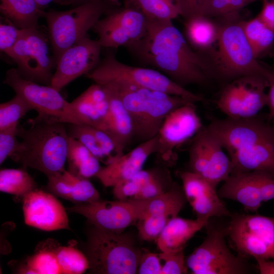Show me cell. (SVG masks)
Returning a JSON list of instances; mask_svg holds the SVG:
<instances>
[{
    "label": "cell",
    "instance_id": "7",
    "mask_svg": "<svg viewBox=\"0 0 274 274\" xmlns=\"http://www.w3.org/2000/svg\"><path fill=\"white\" fill-rule=\"evenodd\" d=\"M116 7L115 0H90L68 10L45 12L44 17L56 62L67 48L86 36L103 15Z\"/></svg>",
    "mask_w": 274,
    "mask_h": 274
},
{
    "label": "cell",
    "instance_id": "15",
    "mask_svg": "<svg viewBox=\"0 0 274 274\" xmlns=\"http://www.w3.org/2000/svg\"><path fill=\"white\" fill-rule=\"evenodd\" d=\"M148 25L147 18L135 5L114 10L98 20L93 28L102 47H128L145 37Z\"/></svg>",
    "mask_w": 274,
    "mask_h": 274
},
{
    "label": "cell",
    "instance_id": "43",
    "mask_svg": "<svg viewBox=\"0 0 274 274\" xmlns=\"http://www.w3.org/2000/svg\"><path fill=\"white\" fill-rule=\"evenodd\" d=\"M159 254L149 251L142 252L137 273L161 274L162 264Z\"/></svg>",
    "mask_w": 274,
    "mask_h": 274
},
{
    "label": "cell",
    "instance_id": "8",
    "mask_svg": "<svg viewBox=\"0 0 274 274\" xmlns=\"http://www.w3.org/2000/svg\"><path fill=\"white\" fill-rule=\"evenodd\" d=\"M86 77L94 83L102 85L110 82H125L140 87L179 96L193 102L202 97L186 89L153 68L131 66L119 61L113 54H109Z\"/></svg>",
    "mask_w": 274,
    "mask_h": 274
},
{
    "label": "cell",
    "instance_id": "17",
    "mask_svg": "<svg viewBox=\"0 0 274 274\" xmlns=\"http://www.w3.org/2000/svg\"><path fill=\"white\" fill-rule=\"evenodd\" d=\"M194 102L182 106L170 112L163 121L157 134L156 154L162 162L169 164L175 159L176 150L194 137L202 127Z\"/></svg>",
    "mask_w": 274,
    "mask_h": 274
},
{
    "label": "cell",
    "instance_id": "19",
    "mask_svg": "<svg viewBox=\"0 0 274 274\" xmlns=\"http://www.w3.org/2000/svg\"><path fill=\"white\" fill-rule=\"evenodd\" d=\"M142 200V212L137 221L139 237L156 241L164 227L177 216L187 201L182 187L173 182L170 189L155 197Z\"/></svg>",
    "mask_w": 274,
    "mask_h": 274
},
{
    "label": "cell",
    "instance_id": "23",
    "mask_svg": "<svg viewBox=\"0 0 274 274\" xmlns=\"http://www.w3.org/2000/svg\"><path fill=\"white\" fill-rule=\"evenodd\" d=\"M157 147L156 135L151 140L141 142L128 153H124L111 163L101 167L95 177L104 186L113 187L142 169L148 158L157 152Z\"/></svg>",
    "mask_w": 274,
    "mask_h": 274
},
{
    "label": "cell",
    "instance_id": "24",
    "mask_svg": "<svg viewBox=\"0 0 274 274\" xmlns=\"http://www.w3.org/2000/svg\"><path fill=\"white\" fill-rule=\"evenodd\" d=\"M102 86L109 102V113L104 131L113 139L119 157L134 138L131 119L124 106L115 84L110 82Z\"/></svg>",
    "mask_w": 274,
    "mask_h": 274
},
{
    "label": "cell",
    "instance_id": "26",
    "mask_svg": "<svg viewBox=\"0 0 274 274\" xmlns=\"http://www.w3.org/2000/svg\"><path fill=\"white\" fill-rule=\"evenodd\" d=\"M71 103L82 124L105 130L109 102L101 85L94 83Z\"/></svg>",
    "mask_w": 274,
    "mask_h": 274
},
{
    "label": "cell",
    "instance_id": "11",
    "mask_svg": "<svg viewBox=\"0 0 274 274\" xmlns=\"http://www.w3.org/2000/svg\"><path fill=\"white\" fill-rule=\"evenodd\" d=\"M3 82L30 104L38 115L65 124H82L71 103L51 85L26 79L14 68L6 72Z\"/></svg>",
    "mask_w": 274,
    "mask_h": 274
},
{
    "label": "cell",
    "instance_id": "16",
    "mask_svg": "<svg viewBox=\"0 0 274 274\" xmlns=\"http://www.w3.org/2000/svg\"><path fill=\"white\" fill-rule=\"evenodd\" d=\"M84 216L93 226L105 231L121 233L137 222L142 212V201L129 199L116 201L99 199L77 204L66 209Z\"/></svg>",
    "mask_w": 274,
    "mask_h": 274
},
{
    "label": "cell",
    "instance_id": "31",
    "mask_svg": "<svg viewBox=\"0 0 274 274\" xmlns=\"http://www.w3.org/2000/svg\"><path fill=\"white\" fill-rule=\"evenodd\" d=\"M185 20L186 39L197 51L201 53L217 41L218 26L209 17L196 15Z\"/></svg>",
    "mask_w": 274,
    "mask_h": 274
},
{
    "label": "cell",
    "instance_id": "34",
    "mask_svg": "<svg viewBox=\"0 0 274 274\" xmlns=\"http://www.w3.org/2000/svg\"><path fill=\"white\" fill-rule=\"evenodd\" d=\"M148 21H172L182 11L179 0H132Z\"/></svg>",
    "mask_w": 274,
    "mask_h": 274
},
{
    "label": "cell",
    "instance_id": "2",
    "mask_svg": "<svg viewBox=\"0 0 274 274\" xmlns=\"http://www.w3.org/2000/svg\"><path fill=\"white\" fill-rule=\"evenodd\" d=\"M257 116L215 119L207 126L227 151L232 173L260 171L274 174V122Z\"/></svg>",
    "mask_w": 274,
    "mask_h": 274
},
{
    "label": "cell",
    "instance_id": "30",
    "mask_svg": "<svg viewBox=\"0 0 274 274\" xmlns=\"http://www.w3.org/2000/svg\"><path fill=\"white\" fill-rule=\"evenodd\" d=\"M66 162L70 173L86 179L95 177L101 168L98 159L81 143L70 135Z\"/></svg>",
    "mask_w": 274,
    "mask_h": 274
},
{
    "label": "cell",
    "instance_id": "13",
    "mask_svg": "<svg viewBox=\"0 0 274 274\" xmlns=\"http://www.w3.org/2000/svg\"><path fill=\"white\" fill-rule=\"evenodd\" d=\"M7 55L16 62L23 78L51 85L53 62L49 54L47 38L37 27L22 29L16 43Z\"/></svg>",
    "mask_w": 274,
    "mask_h": 274
},
{
    "label": "cell",
    "instance_id": "6",
    "mask_svg": "<svg viewBox=\"0 0 274 274\" xmlns=\"http://www.w3.org/2000/svg\"><path fill=\"white\" fill-rule=\"evenodd\" d=\"M236 14L226 16L227 21L218 26L216 54L218 73L225 78L233 80L247 76H260L269 83L274 71L257 60L244 31L243 21L236 20Z\"/></svg>",
    "mask_w": 274,
    "mask_h": 274
},
{
    "label": "cell",
    "instance_id": "39",
    "mask_svg": "<svg viewBox=\"0 0 274 274\" xmlns=\"http://www.w3.org/2000/svg\"><path fill=\"white\" fill-rule=\"evenodd\" d=\"M68 135L87 148L100 162L105 164V158L92 130L85 124H69Z\"/></svg>",
    "mask_w": 274,
    "mask_h": 274
},
{
    "label": "cell",
    "instance_id": "3",
    "mask_svg": "<svg viewBox=\"0 0 274 274\" xmlns=\"http://www.w3.org/2000/svg\"><path fill=\"white\" fill-rule=\"evenodd\" d=\"M26 123L27 127L18 125L21 141L9 157L46 176L65 170L69 139L65 123L39 115Z\"/></svg>",
    "mask_w": 274,
    "mask_h": 274
},
{
    "label": "cell",
    "instance_id": "35",
    "mask_svg": "<svg viewBox=\"0 0 274 274\" xmlns=\"http://www.w3.org/2000/svg\"><path fill=\"white\" fill-rule=\"evenodd\" d=\"M160 167L141 169L131 177L122 181L114 186L113 194L118 200L132 199L139 191L157 174Z\"/></svg>",
    "mask_w": 274,
    "mask_h": 274
},
{
    "label": "cell",
    "instance_id": "20",
    "mask_svg": "<svg viewBox=\"0 0 274 274\" xmlns=\"http://www.w3.org/2000/svg\"><path fill=\"white\" fill-rule=\"evenodd\" d=\"M101 47L98 40L85 36L67 48L56 62L51 86L60 91L71 82L93 70L100 61Z\"/></svg>",
    "mask_w": 274,
    "mask_h": 274
},
{
    "label": "cell",
    "instance_id": "42",
    "mask_svg": "<svg viewBox=\"0 0 274 274\" xmlns=\"http://www.w3.org/2000/svg\"><path fill=\"white\" fill-rule=\"evenodd\" d=\"M22 29H19L12 23H1L0 25V50L7 54L12 49L18 38Z\"/></svg>",
    "mask_w": 274,
    "mask_h": 274
},
{
    "label": "cell",
    "instance_id": "14",
    "mask_svg": "<svg viewBox=\"0 0 274 274\" xmlns=\"http://www.w3.org/2000/svg\"><path fill=\"white\" fill-rule=\"evenodd\" d=\"M268 86V80L260 76H247L234 79L222 91L217 106L227 117H254L267 106L265 88Z\"/></svg>",
    "mask_w": 274,
    "mask_h": 274
},
{
    "label": "cell",
    "instance_id": "29",
    "mask_svg": "<svg viewBox=\"0 0 274 274\" xmlns=\"http://www.w3.org/2000/svg\"><path fill=\"white\" fill-rule=\"evenodd\" d=\"M208 129L207 169L204 178L216 188L220 183L228 179L232 173L233 166L220 142Z\"/></svg>",
    "mask_w": 274,
    "mask_h": 274
},
{
    "label": "cell",
    "instance_id": "36",
    "mask_svg": "<svg viewBox=\"0 0 274 274\" xmlns=\"http://www.w3.org/2000/svg\"><path fill=\"white\" fill-rule=\"evenodd\" d=\"M257 1L258 0H201L196 15L208 17H224L236 14L245 7Z\"/></svg>",
    "mask_w": 274,
    "mask_h": 274
},
{
    "label": "cell",
    "instance_id": "37",
    "mask_svg": "<svg viewBox=\"0 0 274 274\" xmlns=\"http://www.w3.org/2000/svg\"><path fill=\"white\" fill-rule=\"evenodd\" d=\"M32 107L23 97L16 94L10 100L0 105V130L16 124Z\"/></svg>",
    "mask_w": 274,
    "mask_h": 274
},
{
    "label": "cell",
    "instance_id": "48",
    "mask_svg": "<svg viewBox=\"0 0 274 274\" xmlns=\"http://www.w3.org/2000/svg\"><path fill=\"white\" fill-rule=\"evenodd\" d=\"M257 268L261 274H274V259H257Z\"/></svg>",
    "mask_w": 274,
    "mask_h": 274
},
{
    "label": "cell",
    "instance_id": "25",
    "mask_svg": "<svg viewBox=\"0 0 274 274\" xmlns=\"http://www.w3.org/2000/svg\"><path fill=\"white\" fill-rule=\"evenodd\" d=\"M47 177V189L57 196L76 204L99 199V193L88 179L76 176L65 169Z\"/></svg>",
    "mask_w": 274,
    "mask_h": 274
},
{
    "label": "cell",
    "instance_id": "41",
    "mask_svg": "<svg viewBox=\"0 0 274 274\" xmlns=\"http://www.w3.org/2000/svg\"><path fill=\"white\" fill-rule=\"evenodd\" d=\"M18 123L0 130V163L9 157L16 150L18 140Z\"/></svg>",
    "mask_w": 274,
    "mask_h": 274
},
{
    "label": "cell",
    "instance_id": "1",
    "mask_svg": "<svg viewBox=\"0 0 274 274\" xmlns=\"http://www.w3.org/2000/svg\"><path fill=\"white\" fill-rule=\"evenodd\" d=\"M127 48L144 64L183 87L202 85L213 75L206 58L190 47L172 21H148L145 37Z\"/></svg>",
    "mask_w": 274,
    "mask_h": 274
},
{
    "label": "cell",
    "instance_id": "28",
    "mask_svg": "<svg viewBox=\"0 0 274 274\" xmlns=\"http://www.w3.org/2000/svg\"><path fill=\"white\" fill-rule=\"evenodd\" d=\"M2 15L19 29L37 27L40 17L45 12L35 0H0Z\"/></svg>",
    "mask_w": 274,
    "mask_h": 274
},
{
    "label": "cell",
    "instance_id": "21",
    "mask_svg": "<svg viewBox=\"0 0 274 274\" xmlns=\"http://www.w3.org/2000/svg\"><path fill=\"white\" fill-rule=\"evenodd\" d=\"M25 223L46 231L70 229L65 208L52 194L37 188L22 198Z\"/></svg>",
    "mask_w": 274,
    "mask_h": 274
},
{
    "label": "cell",
    "instance_id": "33",
    "mask_svg": "<svg viewBox=\"0 0 274 274\" xmlns=\"http://www.w3.org/2000/svg\"><path fill=\"white\" fill-rule=\"evenodd\" d=\"M242 26L257 58L271 48L274 42V31L258 16L247 21H243Z\"/></svg>",
    "mask_w": 274,
    "mask_h": 274
},
{
    "label": "cell",
    "instance_id": "32",
    "mask_svg": "<svg viewBox=\"0 0 274 274\" xmlns=\"http://www.w3.org/2000/svg\"><path fill=\"white\" fill-rule=\"evenodd\" d=\"M37 184L26 168H3L0 171V191L18 198L37 189Z\"/></svg>",
    "mask_w": 274,
    "mask_h": 274
},
{
    "label": "cell",
    "instance_id": "5",
    "mask_svg": "<svg viewBox=\"0 0 274 274\" xmlns=\"http://www.w3.org/2000/svg\"><path fill=\"white\" fill-rule=\"evenodd\" d=\"M142 253L128 234L109 232L94 226L88 232L85 255L91 273H136Z\"/></svg>",
    "mask_w": 274,
    "mask_h": 274
},
{
    "label": "cell",
    "instance_id": "9",
    "mask_svg": "<svg viewBox=\"0 0 274 274\" xmlns=\"http://www.w3.org/2000/svg\"><path fill=\"white\" fill-rule=\"evenodd\" d=\"M207 225V235L188 256L186 265L193 274H247L252 267L244 257L236 256L227 245L224 230Z\"/></svg>",
    "mask_w": 274,
    "mask_h": 274
},
{
    "label": "cell",
    "instance_id": "47",
    "mask_svg": "<svg viewBox=\"0 0 274 274\" xmlns=\"http://www.w3.org/2000/svg\"><path fill=\"white\" fill-rule=\"evenodd\" d=\"M89 1L90 0H35L41 9L52 2L62 5L78 6Z\"/></svg>",
    "mask_w": 274,
    "mask_h": 274
},
{
    "label": "cell",
    "instance_id": "22",
    "mask_svg": "<svg viewBox=\"0 0 274 274\" xmlns=\"http://www.w3.org/2000/svg\"><path fill=\"white\" fill-rule=\"evenodd\" d=\"M182 188L197 218L230 216V213L213 187L206 179L190 170L180 173Z\"/></svg>",
    "mask_w": 274,
    "mask_h": 274
},
{
    "label": "cell",
    "instance_id": "18",
    "mask_svg": "<svg viewBox=\"0 0 274 274\" xmlns=\"http://www.w3.org/2000/svg\"><path fill=\"white\" fill-rule=\"evenodd\" d=\"M274 174L252 171L233 172L224 182L218 194L236 201L246 211L255 212L263 202L273 199Z\"/></svg>",
    "mask_w": 274,
    "mask_h": 274
},
{
    "label": "cell",
    "instance_id": "27",
    "mask_svg": "<svg viewBox=\"0 0 274 274\" xmlns=\"http://www.w3.org/2000/svg\"><path fill=\"white\" fill-rule=\"evenodd\" d=\"M208 219L197 218L188 219L173 218L164 227L156 243L161 252H174L184 250L187 242L203 227L207 226Z\"/></svg>",
    "mask_w": 274,
    "mask_h": 274
},
{
    "label": "cell",
    "instance_id": "4",
    "mask_svg": "<svg viewBox=\"0 0 274 274\" xmlns=\"http://www.w3.org/2000/svg\"><path fill=\"white\" fill-rule=\"evenodd\" d=\"M116 85L123 104L132 122L134 137L141 142L155 137L165 118L189 102L184 97L140 87L122 82Z\"/></svg>",
    "mask_w": 274,
    "mask_h": 274
},
{
    "label": "cell",
    "instance_id": "40",
    "mask_svg": "<svg viewBox=\"0 0 274 274\" xmlns=\"http://www.w3.org/2000/svg\"><path fill=\"white\" fill-rule=\"evenodd\" d=\"M162 264L161 274L187 273L188 267L184 254V250L174 252L159 253Z\"/></svg>",
    "mask_w": 274,
    "mask_h": 274
},
{
    "label": "cell",
    "instance_id": "38",
    "mask_svg": "<svg viewBox=\"0 0 274 274\" xmlns=\"http://www.w3.org/2000/svg\"><path fill=\"white\" fill-rule=\"evenodd\" d=\"M173 182L169 171L160 167L156 176L133 197L134 199H148L161 195L171 187Z\"/></svg>",
    "mask_w": 274,
    "mask_h": 274
},
{
    "label": "cell",
    "instance_id": "44",
    "mask_svg": "<svg viewBox=\"0 0 274 274\" xmlns=\"http://www.w3.org/2000/svg\"><path fill=\"white\" fill-rule=\"evenodd\" d=\"M262 9L258 16L274 31V1L264 0Z\"/></svg>",
    "mask_w": 274,
    "mask_h": 274
},
{
    "label": "cell",
    "instance_id": "46",
    "mask_svg": "<svg viewBox=\"0 0 274 274\" xmlns=\"http://www.w3.org/2000/svg\"><path fill=\"white\" fill-rule=\"evenodd\" d=\"M269 89L267 94V106L268 108V113L266 118L268 121L274 120V77L269 83Z\"/></svg>",
    "mask_w": 274,
    "mask_h": 274
},
{
    "label": "cell",
    "instance_id": "10",
    "mask_svg": "<svg viewBox=\"0 0 274 274\" xmlns=\"http://www.w3.org/2000/svg\"><path fill=\"white\" fill-rule=\"evenodd\" d=\"M224 231L239 256L274 259V218L236 215Z\"/></svg>",
    "mask_w": 274,
    "mask_h": 274
},
{
    "label": "cell",
    "instance_id": "45",
    "mask_svg": "<svg viewBox=\"0 0 274 274\" xmlns=\"http://www.w3.org/2000/svg\"><path fill=\"white\" fill-rule=\"evenodd\" d=\"M201 0H179L181 8V16L185 19L197 14Z\"/></svg>",
    "mask_w": 274,
    "mask_h": 274
},
{
    "label": "cell",
    "instance_id": "12",
    "mask_svg": "<svg viewBox=\"0 0 274 274\" xmlns=\"http://www.w3.org/2000/svg\"><path fill=\"white\" fill-rule=\"evenodd\" d=\"M72 241L61 246L49 238L40 243L34 253L20 265L17 273L24 274H81L89 268L86 256Z\"/></svg>",
    "mask_w": 274,
    "mask_h": 274
}]
</instances>
